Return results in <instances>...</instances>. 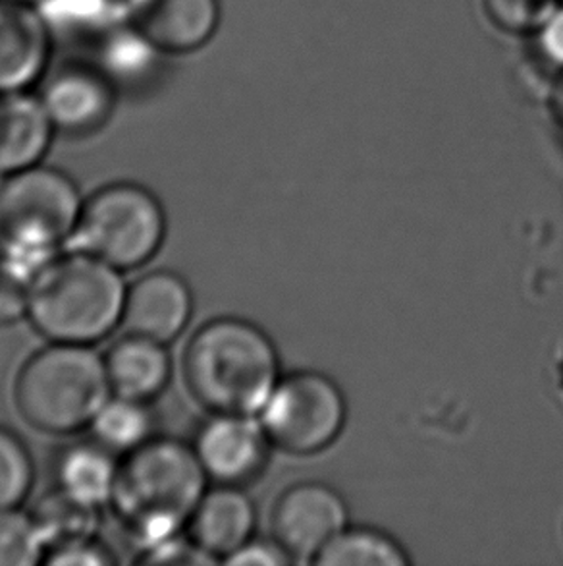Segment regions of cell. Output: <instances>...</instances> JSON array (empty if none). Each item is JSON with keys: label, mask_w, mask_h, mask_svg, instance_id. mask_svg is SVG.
<instances>
[{"label": "cell", "mask_w": 563, "mask_h": 566, "mask_svg": "<svg viewBox=\"0 0 563 566\" xmlns=\"http://www.w3.org/2000/svg\"><path fill=\"white\" fill-rule=\"evenodd\" d=\"M209 490L193 447L151 437L118 460L110 506L139 552L180 536Z\"/></svg>", "instance_id": "cell-1"}, {"label": "cell", "mask_w": 563, "mask_h": 566, "mask_svg": "<svg viewBox=\"0 0 563 566\" xmlns=\"http://www.w3.org/2000/svg\"><path fill=\"white\" fill-rule=\"evenodd\" d=\"M282 376L275 340L244 317L205 323L183 350V382L209 413L259 416Z\"/></svg>", "instance_id": "cell-2"}, {"label": "cell", "mask_w": 563, "mask_h": 566, "mask_svg": "<svg viewBox=\"0 0 563 566\" xmlns=\"http://www.w3.org/2000/svg\"><path fill=\"white\" fill-rule=\"evenodd\" d=\"M126 291L123 271L68 250L33 276L25 315L51 343L93 346L123 323Z\"/></svg>", "instance_id": "cell-3"}, {"label": "cell", "mask_w": 563, "mask_h": 566, "mask_svg": "<svg viewBox=\"0 0 563 566\" xmlns=\"http://www.w3.org/2000/svg\"><path fill=\"white\" fill-rule=\"evenodd\" d=\"M110 395L105 356L87 345L51 343L25 360L14 382L23 421L51 436L89 428Z\"/></svg>", "instance_id": "cell-4"}, {"label": "cell", "mask_w": 563, "mask_h": 566, "mask_svg": "<svg viewBox=\"0 0 563 566\" xmlns=\"http://www.w3.org/2000/svg\"><path fill=\"white\" fill-rule=\"evenodd\" d=\"M167 237V213L145 186L115 182L85 199L68 250L89 253L118 271L144 268Z\"/></svg>", "instance_id": "cell-5"}, {"label": "cell", "mask_w": 563, "mask_h": 566, "mask_svg": "<svg viewBox=\"0 0 563 566\" xmlns=\"http://www.w3.org/2000/svg\"><path fill=\"white\" fill-rule=\"evenodd\" d=\"M85 199L62 170L43 163L0 180V242L54 253L76 229Z\"/></svg>", "instance_id": "cell-6"}, {"label": "cell", "mask_w": 563, "mask_h": 566, "mask_svg": "<svg viewBox=\"0 0 563 566\" xmlns=\"http://www.w3.org/2000/svg\"><path fill=\"white\" fill-rule=\"evenodd\" d=\"M348 398L334 377L299 369L276 382L259 412L275 449L312 457L330 449L348 423Z\"/></svg>", "instance_id": "cell-7"}, {"label": "cell", "mask_w": 563, "mask_h": 566, "mask_svg": "<svg viewBox=\"0 0 563 566\" xmlns=\"http://www.w3.org/2000/svg\"><path fill=\"white\" fill-rule=\"evenodd\" d=\"M346 526H350V506L342 493L317 480L286 488L270 513V536L296 565H312Z\"/></svg>", "instance_id": "cell-8"}, {"label": "cell", "mask_w": 563, "mask_h": 566, "mask_svg": "<svg viewBox=\"0 0 563 566\" xmlns=\"http://www.w3.org/2000/svg\"><path fill=\"white\" fill-rule=\"evenodd\" d=\"M191 447L209 482L237 488L265 474L275 449L259 416L253 413H211Z\"/></svg>", "instance_id": "cell-9"}, {"label": "cell", "mask_w": 563, "mask_h": 566, "mask_svg": "<svg viewBox=\"0 0 563 566\" xmlns=\"http://www.w3.org/2000/svg\"><path fill=\"white\" fill-rule=\"evenodd\" d=\"M224 20L222 0H126V22L164 56L205 49Z\"/></svg>", "instance_id": "cell-10"}, {"label": "cell", "mask_w": 563, "mask_h": 566, "mask_svg": "<svg viewBox=\"0 0 563 566\" xmlns=\"http://www.w3.org/2000/svg\"><path fill=\"white\" fill-rule=\"evenodd\" d=\"M116 92L97 66L70 64L46 77L39 97L56 134L84 138L107 126L115 113Z\"/></svg>", "instance_id": "cell-11"}, {"label": "cell", "mask_w": 563, "mask_h": 566, "mask_svg": "<svg viewBox=\"0 0 563 566\" xmlns=\"http://www.w3.org/2000/svg\"><path fill=\"white\" fill-rule=\"evenodd\" d=\"M54 35L38 4L0 0V95L45 82Z\"/></svg>", "instance_id": "cell-12"}, {"label": "cell", "mask_w": 563, "mask_h": 566, "mask_svg": "<svg viewBox=\"0 0 563 566\" xmlns=\"http://www.w3.org/2000/svg\"><path fill=\"white\" fill-rule=\"evenodd\" d=\"M193 315V294L183 276L172 271H152L128 286L124 300L126 333L172 343Z\"/></svg>", "instance_id": "cell-13"}, {"label": "cell", "mask_w": 563, "mask_h": 566, "mask_svg": "<svg viewBox=\"0 0 563 566\" xmlns=\"http://www.w3.org/2000/svg\"><path fill=\"white\" fill-rule=\"evenodd\" d=\"M257 528V506L245 488L219 485L205 491L188 522V537L216 563L247 544Z\"/></svg>", "instance_id": "cell-14"}, {"label": "cell", "mask_w": 563, "mask_h": 566, "mask_svg": "<svg viewBox=\"0 0 563 566\" xmlns=\"http://www.w3.org/2000/svg\"><path fill=\"white\" fill-rule=\"evenodd\" d=\"M56 136L39 95H0V178L41 165Z\"/></svg>", "instance_id": "cell-15"}, {"label": "cell", "mask_w": 563, "mask_h": 566, "mask_svg": "<svg viewBox=\"0 0 563 566\" xmlns=\"http://www.w3.org/2000/svg\"><path fill=\"white\" fill-rule=\"evenodd\" d=\"M105 368L113 395L147 405L164 392L172 377L167 345L134 333L116 340L105 356Z\"/></svg>", "instance_id": "cell-16"}, {"label": "cell", "mask_w": 563, "mask_h": 566, "mask_svg": "<svg viewBox=\"0 0 563 566\" xmlns=\"http://www.w3.org/2000/svg\"><path fill=\"white\" fill-rule=\"evenodd\" d=\"M118 460L95 439L62 449L54 462L56 490L92 509L110 505Z\"/></svg>", "instance_id": "cell-17"}, {"label": "cell", "mask_w": 563, "mask_h": 566, "mask_svg": "<svg viewBox=\"0 0 563 566\" xmlns=\"http://www.w3.org/2000/svg\"><path fill=\"white\" fill-rule=\"evenodd\" d=\"M97 69L120 87H134L149 82L164 54L131 23L124 22L97 41Z\"/></svg>", "instance_id": "cell-18"}, {"label": "cell", "mask_w": 563, "mask_h": 566, "mask_svg": "<svg viewBox=\"0 0 563 566\" xmlns=\"http://www.w3.org/2000/svg\"><path fill=\"white\" fill-rule=\"evenodd\" d=\"M38 8L54 39L99 41L126 22V0H39Z\"/></svg>", "instance_id": "cell-19"}, {"label": "cell", "mask_w": 563, "mask_h": 566, "mask_svg": "<svg viewBox=\"0 0 563 566\" xmlns=\"http://www.w3.org/2000/svg\"><path fill=\"white\" fill-rule=\"evenodd\" d=\"M410 553L396 537L373 526H346L320 552L317 566H405Z\"/></svg>", "instance_id": "cell-20"}, {"label": "cell", "mask_w": 563, "mask_h": 566, "mask_svg": "<svg viewBox=\"0 0 563 566\" xmlns=\"http://www.w3.org/2000/svg\"><path fill=\"white\" fill-rule=\"evenodd\" d=\"M152 426L155 421L147 402L110 395L87 429L97 443L116 457H124L155 437Z\"/></svg>", "instance_id": "cell-21"}, {"label": "cell", "mask_w": 563, "mask_h": 566, "mask_svg": "<svg viewBox=\"0 0 563 566\" xmlns=\"http://www.w3.org/2000/svg\"><path fill=\"white\" fill-rule=\"evenodd\" d=\"M97 509L82 505L54 488V491L39 503L33 518L45 539L46 549H51L56 545L93 537L97 528Z\"/></svg>", "instance_id": "cell-22"}, {"label": "cell", "mask_w": 563, "mask_h": 566, "mask_svg": "<svg viewBox=\"0 0 563 566\" xmlns=\"http://www.w3.org/2000/svg\"><path fill=\"white\" fill-rule=\"evenodd\" d=\"M45 539L33 514L0 509V566L43 565Z\"/></svg>", "instance_id": "cell-23"}, {"label": "cell", "mask_w": 563, "mask_h": 566, "mask_svg": "<svg viewBox=\"0 0 563 566\" xmlns=\"http://www.w3.org/2000/svg\"><path fill=\"white\" fill-rule=\"evenodd\" d=\"M31 452L14 431L0 428V509L22 505L33 488Z\"/></svg>", "instance_id": "cell-24"}, {"label": "cell", "mask_w": 563, "mask_h": 566, "mask_svg": "<svg viewBox=\"0 0 563 566\" xmlns=\"http://www.w3.org/2000/svg\"><path fill=\"white\" fill-rule=\"evenodd\" d=\"M562 0H482L490 22L516 38H531Z\"/></svg>", "instance_id": "cell-25"}, {"label": "cell", "mask_w": 563, "mask_h": 566, "mask_svg": "<svg viewBox=\"0 0 563 566\" xmlns=\"http://www.w3.org/2000/svg\"><path fill=\"white\" fill-rule=\"evenodd\" d=\"M113 563H115L113 553H108L107 547H103L93 537L56 545L46 549L43 557V565L54 566H99L113 565Z\"/></svg>", "instance_id": "cell-26"}, {"label": "cell", "mask_w": 563, "mask_h": 566, "mask_svg": "<svg viewBox=\"0 0 563 566\" xmlns=\"http://www.w3.org/2000/svg\"><path fill=\"white\" fill-rule=\"evenodd\" d=\"M180 536L168 537L164 542L152 545L145 552H139V563H147V565H211V563H216L205 552H201L190 537L182 539Z\"/></svg>", "instance_id": "cell-27"}, {"label": "cell", "mask_w": 563, "mask_h": 566, "mask_svg": "<svg viewBox=\"0 0 563 566\" xmlns=\"http://www.w3.org/2000/svg\"><path fill=\"white\" fill-rule=\"evenodd\" d=\"M531 45L542 64L554 74L563 72V2L549 15L539 30L531 35Z\"/></svg>", "instance_id": "cell-28"}, {"label": "cell", "mask_w": 563, "mask_h": 566, "mask_svg": "<svg viewBox=\"0 0 563 566\" xmlns=\"http://www.w3.org/2000/svg\"><path fill=\"white\" fill-rule=\"evenodd\" d=\"M224 565L234 566H288L296 565L288 552L282 547L275 537L253 536L247 544L242 545L236 553H232Z\"/></svg>", "instance_id": "cell-29"}, {"label": "cell", "mask_w": 563, "mask_h": 566, "mask_svg": "<svg viewBox=\"0 0 563 566\" xmlns=\"http://www.w3.org/2000/svg\"><path fill=\"white\" fill-rule=\"evenodd\" d=\"M549 113L554 128H556L557 138L563 142V72L557 74L554 85L550 90Z\"/></svg>", "instance_id": "cell-30"}, {"label": "cell", "mask_w": 563, "mask_h": 566, "mask_svg": "<svg viewBox=\"0 0 563 566\" xmlns=\"http://www.w3.org/2000/svg\"><path fill=\"white\" fill-rule=\"evenodd\" d=\"M15 2H31V4H38L39 0H15Z\"/></svg>", "instance_id": "cell-31"}, {"label": "cell", "mask_w": 563, "mask_h": 566, "mask_svg": "<svg viewBox=\"0 0 563 566\" xmlns=\"http://www.w3.org/2000/svg\"><path fill=\"white\" fill-rule=\"evenodd\" d=\"M562 2H563V0H562Z\"/></svg>", "instance_id": "cell-32"}]
</instances>
